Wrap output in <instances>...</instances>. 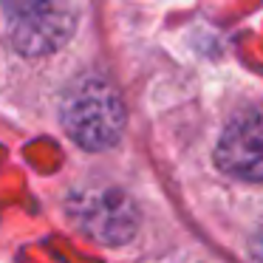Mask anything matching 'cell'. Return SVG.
<instances>
[{
    "label": "cell",
    "instance_id": "6da1fadb",
    "mask_svg": "<svg viewBox=\"0 0 263 263\" xmlns=\"http://www.w3.org/2000/svg\"><path fill=\"white\" fill-rule=\"evenodd\" d=\"M63 127L85 150L114 147L125 130V105L110 85L85 80L65 97Z\"/></svg>",
    "mask_w": 263,
    "mask_h": 263
},
{
    "label": "cell",
    "instance_id": "7a4b0ae2",
    "mask_svg": "<svg viewBox=\"0 0 263 263\" xmlns=\"http://www.w3.org/2000/svg\"><path fill=\"white\" fill-rule=\"evenodd\" d=\"M68 215L99 243H125L136 232V206L116 187H82L68 195Z\"/></svg>",
    "mask_w": 263,
    "mask_h": 263
},
{
    "label": "cell",
    "instance_id": "3957f363",
    "mask_svg": "<svg viewBox=\"0 0 263 263\" xmlns=\"http://www.w3.org/2000/svg\"><path fill=\"white\" fill-rule=\"evenodd\" d=\"M215 161L229 176L263 181V105L240 110L229 122L218 142Z\"/></svg>",
    "mask_w": 263,
    "mask_h": 263
},
{
    "label": "cell",
    "instance_id": "277c9868",
    "mask_svg": "<svg viewBox=\"0 0 263 263\" xmlns=\"http://www.w3.org/2000/svg\"><path fill=\"white\" fill-rule=\"evenodd\" d=\"M12 23H14V46L26 54H43L57 48L71 29L68 20L60 12H54L48 3L37 12L26 14V17L12 20Z\"/></svg>",
    "mask_w": 263,
    "mask_h": 263
},
{
    "label": "cell",
    "instance_id": "5b68a950",
    "mask_svg": "<svg viewBox=\"0 0 263 263\" xmlns=\"http://www.w3.org/2000/svg\"><path fill=\"white\" fill-rule=\"evenodd\" d=\"M46 3H48V0H0V6H3V12H6L12 20L26 17V14L37 12V9H43Z\"/></svg>",
    "mask_w": 263,
    "mask_h": 263
},
{
    "label": "cell",
    "instance_id": "8992f818",
    "mask_svg": "<svg viewBox=\"0 0 263 263\" xmlns=\"http://www.w3.org/2000/svg\"><path fill=\"white\" fill-rule=\"evenodd\" d=\"M255 255H257V257H263V229L255 235Z\"/></svg>",
    "mask_w": 263,
    "mask_h": 263
}]
</instances>
